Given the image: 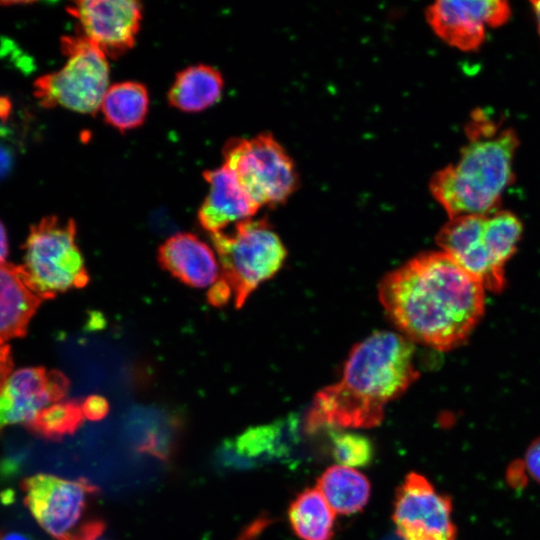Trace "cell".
Returning a JSON list of instances; mask_svg holds the SVG:
<instances>
[{
    "mask_svg": "<svg viewBox=\"0 0 540 540\" xmlns=\"http://www.w3.org/2000/svg\"><path fill=\"white\" fill-rule=\"evenodd\" d=\"M67 11L75 17L83 36L106 57L116 58L131 49L142 19L141 3L135 0H81Z\"/></svg>",
    "mask_w": 540,
    "mask_h": 540,
    "instance_id": "12",
    "label": "cell"
},
{
    "mask_svg": "<svg viewBox=\"0 0 540 540\" xmlns=\"http://www.w3.org/2000/svg\"><path fill=\"white\" fill-rule=\"evenodd\" d=\"M158 261L174 277L195 288L213 285L219 275L214 252L192 233L168 238L158 250Z\"/></svg>",
    "mask_w": 540,
    "mask_h": 540,
    "instance_id": "15",
    "label": "cell"
},
{
    "mask_svg": "<svg viewBox=\"0 0 540 540\" xmlns=\"http://www.w3.org/2000/svg\"><path fill=\"white\" fill-rule=\"evenodd\" d=\"M524 466L530 476L540 483V437L529 445L525 453Z\"/></svg>",
    "mask_w": 540,
    "mask_h": 540,
    "instance_id": "24",
    "label": "cell"
},
{
    "mask_svg": "<svg viewBox=\"0 0 540 540\" xmlns=\"http://www.w3.org/2000/svg\"><path fill=\"white\" fill-rule=\"evenodd\" d=\"M3 136V132H0V180L9 174L14 162L12 145Z\"/></svg>",
    "mask_w": 540,
    "mask_h": 540,
    "instance_id": "26",
    "label": "cell"
},
{
    "mask_svg": "<svg viewBox=\"0 0 540 540\" xmlns=\"http://www.w3.org/2000/svg\"><path fill=\"white\" fill-rule=\"evenodd\" d=\"M224 165L261 207L286 200L297 186L293 161L269 133L232 138L223 148Z\"/></svg>",
    "mask_w": 540,
    "mask_h": 540,
    "instance_id": "9",
    "label": "cell"
},
{
    "mask_svg": "<svg viewBox=\"0 0 540 540\" xmlns=\"http://www.w3.org/2000/svg\"><path fill=\"white\" fill-rule=\"evenodd\" d=\"M8 255V239L6 230L0 221V265L6 263Z\"/></svg>",
    "mask_w": 540,
    "mask_h": 540,
    "instance_id": "28",
    "label": "cell"
},
{
    "mask_svg": "<svg viewBox=\"0 0 540 540\" xmlns=\"http://www.w3.org/2000/svg\"><path fill=\"white\" fill-rule=\"evenodd\" d=\"M332 455L346 467H364L371 463L374 447L369 438L354 432H336L331 435Z\"/></svg>",
    "mask_w": 540,
    "mask_h": 540,
    "instance_id": "22",
    "label": "cell"
},
{
    "mask_svg": "<svg viewBox=\"0 0 540 540\" xmlns=\"http://www.w3.org/2000/svg\"><path fill=\"white\" fill-rule=\"evenodd\" d=\"M231 296L232 292L229 286L221 278L217 280L208 291V301L214 306L225 305Z\"/></svg>",
    "mask_w": 540,
    "mask_h": 540,
    "instance_id": "25",
    "label": "cell"
},
{
    "mask_svg": "<svg viewBox=\"0 0 540 540\" xmlns=\"http://www.w3.org/2000/svg\"><path fill=\"white\" fill-rule=\"evenodd\" d=\"M148 108L147 88L135 81L109 86L100 105L105 121L121 132L141 126L146 119Z\"/></svg>",
    "mask_w": 540,
    "mask_h": 540,
    "instance_id": "19",
    "label": "cell"
},
{
    "mask_svg": "<svg viewBox=\"0 0 540 540\" xmlns=\"http://www.w3.org/2000/svg\"><path fill=\"white\" fill-rule=\"evenodd\" d=\"M335 513L350 515L367 504L371 486L365 475L354 468L334 465L317 480L316 487Z\"/></svg>",
    "mask_w": 540,
    "mask_h": 540,
    "instance_id": "18",
    "label": "cell"
},
{
    "mask_svg": "<svg viewBox=\"0 0 540 540\" xmlns=\"http://www.w3.org/2000/svg\"><path fill=\"white\" fill-rule=\"evenodd\" d=\"M510 15L509 3L503 0H441L426 10V18L433 31L462 51L480 48L486 29L505 24Z\"/></svg>",
    "mask_w": 540,
    "mask_h": 540,
    "instance_id": "11",
    "label": "cell"
},
{
    "mask_svg": "<svg viewBox=\"0 0 540 540\" xmlns=\"http://www.w3.org/2000/svg\"><path fill=\"white\" fill-rule=\"evenodd\" d=\"M82 411L84 417L93 420L99 421L103 419L109 411L108 401L99 395L88 396L82 403Z\"/></svg>",
    "mask_w": 540,
    "mask_h": 540,
    "instance_id": "23",
    "label": "cell"
},
{
    "mask_svg": "<svg viewBox=\"0 0 540 540\" xmlns=\"http://www.w3.org/2000/svg\"><path fill=\"white\" fill-rule=\"evenodd\" d=\"M12 367L10 346L7 343H0V392L12 373Z\"/></svg>",
    "mask_w": 540,
    "mask_h": 540,
    "instance_id": "27",
    "label": "cell"
},
{
    "mask_svg": "<svg viewBox=\"0 0 540 540\" xmlns=\"http://www.w3.org/2000/svg\"><path fill=\"white\" fill-rule=\"evenodd\" d=\"M24 248V263L20 266L30 288L42 300L88 283L72 219L42 218L31 226Z\"/></svg>",
    "mask_w": 540,
    "mask_h": 540,
    "instance_id": "6",
    "label": "cell"
},
{
    "mask_svg": "<svg viewBox=\"0 0 540 540\" xmlns=\"http://www.w3.org/2000/svg\"><path fill=\"white\" fill-rule=\"evenodd\" d=\"M42 301L30 288L20 265H0V343L25 335Z\"/></svg>",
    "mask_w": 540,
    "mask_h": 540,
    "instance_id": "16",
    "label": "cell"
},
{
    "mask_svg": "<svg viewBox=\"0 0 540 540\" xmlns=\"http://www.w3.org/2000/svg\"><path fill=\"white\" fill-rule=\"evenodd\" d=\"M68 388L67 377L58 370L29 367L11 373L0 392V429L29 424L42 410L60 401Z\"/></svg>",
    "mask_w": 540,
    "mask_h": 540,
    "instance_id": "13",
    "label": "cell"
},
{
    "mask_svg": "<svg viewBox=\"0 0 540 540\" xmlns=\"http://www.w3.org/2000/svg\"><path fill=\"white\" fill-rule=\"evenodd\" d=\"M288 519L301 540H332L335 512L317 488L299 493L288 509Z\"/></svg>",
    "mask_w": 540,
    "mask_h": 540,
    "instance_id": "20",
    "label": "cell"
},
{
    "mask_svg": "<svg viewBox=\"0 0 540 540\" xmlns=\"http://www.w3.org/2000/svg\"><path fill=\"white\" fill-rule=\"evenodd\" d=\"M222 274L234 304L241 307L249 295L281 267L286 250L265 219L236 223L233 230L211 234Z\"/></svg>",
    "mask_w": 540,
    "mask_h": 540,
    "instance_id": "7",
    "label": "cell"
},
{
    "mask_svg": "<svg viewBox=\"0 0 540 540\" xmlns=\"http://www.w3.org/2000/svg\"><path fill=\"white\" fill-rule=\"evenodd\" d=\"M522 231L515 214L497 210L450 218L438 232L436 242L485 290L499 292L505 286V265L516 251Z\"/></svg>",
    "mask_w": 540,
    "mask_h": 540,
    "instance_id": "4",
    "label": "cell"
},
{
    "mask_svg": "<svg viewBox=\"0 0 540 540\" xmlns=\"http://www.w3.org/2000/svg\"><path fill=\"white\" fill-rule=\"evenodd\" d=\"M203 176L209 192L198 211V221L207 232L217 233L229 224L248 220L260 208L226 165L207 170Z\"/></svg>",
    "mask_w": 540,
    "mask_h": 540,
    "instance_id": "14",
    "label": "cell"
},
{
    "mask_svg": "<svg viewBox=\"0 0 540 540\" xmlns=\"http://www.w3.org/2000/svg\"><path fill=\"white\" fill-rule=\"evenodd\" d=\"M379 298L409 340L445 351L463 343L482 318L485 288L444 252H428L387 274Z\"/></svg>",
    "mask_w": 540,
    "mask_h": 540,
    "instance_id": "1",
    "label": "cell"
},
{
    "mask_svg": "<svg viewBox=\"0 0 540 540\" xmlns=\"http://www.w3.org/2000/svg\"><path fill=\"white\" fill-rule=\"evenodd\" d=\"M418 376L410 340L393 332H376L351 350L341 379L316 394L306 429L374 427L382 421L385 405Z\"/></svg>",
    "mask_w": 540,
    "mask_h": 540,
    "instance_id": "2",
    "label": "cell"
},
{
    "mask_svg": "<svg viewBox=\"0 0 540 540\" xmlns=\"http://www.w3.org/2000/svg\"><path fill=\"white\" fill-rule=\"evenodd\" d=\"M532 9L536 18L538 32L540 35V0L539 1H532L531 2Z\"/></svg>",
    "mask_w": 540,
    "mask_h": 540,
    "instance_id": "30",
    "label": "cell"
},
{
    "mask_svg": "<svg viewBox=\"0 0 540 540\" xmlns=\"http://www.w3.org/2000/svg\"><path fill=\"white\" fill-rule=\"evenodd\" d=\"M61 49L67 57L64 66L38 78L34 94L47 108L95 114L108 89L109 64L106 55L83 35L66 36Z\"/></svg>",
    "mask_w": 540,
    "mask_h": 540,
    "instance_id": "8",
    "label": "cell"
},
{
    "mask_svg": "<svg viewBox=\"0 0 540 540\" xmlns=\"http://www.w3.org/2000/svg\"><path fill=\"white\" fill-rule=\"evenodd\" d=\"M223 86L222 75L216 68L192 65L176 75L168 92V102L183 112H200L220 99Z\"/></svg>",
    "mask_w": 540,
    "mask_h": 540,
    "instance_id": "17",
    "label": "cell"
},
{
    "mask_svg": "<svg viewBox=\"0 0 540 540\" xmlns=\"http://www.w3.org/2000/svg\"><path fill=\"white\" fill-rule=\"evenodd\" d=\"M22 490L33 517L56 540H96L105 529L95 511L99 490L87 480L36 474Z\"/></svg>",
    "mask_w": 540,
    "mask_h": 540,
    "instance_id": "5",
    "label": "cell"
},
{
    "mask_svg": "<svg viewBox=\"0 0 540 540\" xmlns=\"http://www.w3.org/2000/svg\"><path fill=\"white\" fill-rule=\"evenodd\" d=\"M467 131L469 142L457 162L438 170L429 184L450 218L497 211L514 178L513 162L519 146L516 131H497L493 123L476 117Z\"/></svg>",
    "mask_w": 540,
    "mask_h": 540,
    "instance_id": "3",
    "label": "cell"
},
{
    "mask_svg": "<svg viewBox=\"0 0 540 540\" xmlns=\"http://www.w3.org/2000/svg\"><path fill=\"white\" fill-rule=\"evenodd\" d=\"M0 540H36V539L24 532L9 531L3 534L2 536H0Z\"/></svg>",
    "mask_w": 540,
    "mask_h": 540,
    "instance_id": "29",
    "label": "cell"
},
{
    "mask_svg": "<svg viewBox=\"0 0 540 540\" xmlns=\"http://www.w3.org/2000/svg\"><path fill=\"white\" fill-rule=\"evenodd\" d=\"M84 418L81 403L63 401L42 410L26 427L48 440H59L73 434L83 424Z\"/></svg>",
    "mask_w": 540,
    "mask_h": 540,
    "instance_id": "21",
    "label": "cell"
},
{
    "mask_svg": "<svg viewBox=\"0 0 540 540\" xmlns=\"http://www.w3.org/2000/svg\"><path fill=\"white\" fill-rule=\"evenodd\" d=\"M402 540H455L452 502L424 476L406 475L395 495L392 515Z\"/></svg>",
    "mask_w": 540,
    "mask_h": 540,
    "instance_id": "10",
    "label": "cell"
}]
</instances>
